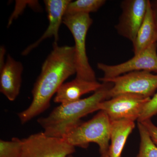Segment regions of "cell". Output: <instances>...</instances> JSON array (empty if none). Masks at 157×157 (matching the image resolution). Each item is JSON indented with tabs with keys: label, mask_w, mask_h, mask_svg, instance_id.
<instances>
[{
	"label": "cell",
	"mask_w": 157,
	"mask_h": 157,
	"mask_svg": "<svg viewBox=\"0 0 157 157\" xmlns=\"http://www.w3.org/2000/svg\"><path fill=\"white\" fill-rule=\"evenodd\" d=\"M76 72L74 46H59L54 42L52 50L42 64L34 85L32 103L18 114L21 124L26 123L48 109L51 99L59 88Z\"/></svg>",
	"instance_id": "1"
},
{
	"label": "cell",
	"mask_w": 157,
	"mask_h": 157,
	"mask_svg": "<svg viewBox=\"0 0 157 157\" xmlns=\"http://www.w3.org/2000/svg\"><path fill=\"white\" fill-rule=\"evenodd\" d=\"M101 88L88 98L56 107L50 114L38 120L45 135L63 138L69 131L81 123V119L99 110L100 103L107 100L108 91L112 83L102 82Z\"/></svg>",
	"instance_id": "2"
},
{
	"label": "cell",
	"mask_w": 157,
	"mask_h": 157,
	"mask_svg": "<svg viewBox=\"0 0 157 157\" xmlns=\"http://www.w3.org/2000/svg\"><path fill=\"white\" fill-rule=\"evenodd\" d=\"M110 121L102 110L90 120L80 123L63 137L70 145L86 148L90 143L98 144L101 155L108 152L110 141Z\"/></svg>",
	"instance_id": "3"
},
{
	"label": "cell",
	"mask_w": 157,
	"mask_h": 157,
	"mask_svg": "<svg viewBox=\"0 0 157 157\" xmlns=\"http://www.w3.org/2000/svg\"><path fill=\"white\" fill-rule=\"evenodd\" d=\"M93 22L90 14H85L64 15L63 21L70 30L75 41L76 78L95 81V73L89 62L86 50V35Z\"/></svg>",
	"instance_id": "4"
},
{
	"label": "cell",
	"mask_w": 157,
	"mask_h": 157,
	"mask_svg": "<svg viewBox=\"0 0 157 157\" xmlns=\"http://www.w3.org/2000/svg\"><path fill=\"white\" fill-rule=\"evenodd\" d=\"M102 82L112 84L107 100L124 94L151 98L157 90V74L145 71H134L109 79L99 78Z\"/></svg>",
	"instance_id": "5"
},
{
	"label": "cell",
	"mask_w": 157,
	"mask_h": 157,
	"mask_svg": "<svg viewBox=\"0 0 157 157\" xmlns=\"http://www.w3.org/2000/svg\"><path fill=\"white\" fill-rule=\"evenodd\" d=\"M21 140L20 157H67L75 152V147L63 138L51 137L43 132Z\"/></svg>",
	"instance_id": "6"
},
{
	"label": "cell",
	"mask_w": 157,
	"mask_h": 157,
	"mask_svg": "<svg viewBox=\"0 0 157 157\" xmlns=\"http://www.w3.org/2000/svg\"><path fill=\"white\" fill-rule=\"evenodd\" d=\"M151 98L124 94L105 100L99 105V111L106 113L110 121L138 120Z\"/></svg>",
	"instance_id": "7"
},
{
	"label": "cell",
	"mask_w": 157,
	"mask_h": 157,
	"mask_svg": "<svg viewBox=\"0 0 157 157\" xmlns=\"http://www.w3.org/2000/svg\"><path fill=\"white\" fill-rule=\"evenodd\" d=\"M97 67L104 73V76L101 78L104 79L114 78L134 71L157 73V43L121 63L109 65L99 63Z\"/></svg>",
	"instance_id": "8"
},
{
	"label": "cell",
	"mask_w": 157,
	"mask_h": 157,
	"mask_svg": "<svg viewBox=\"0 0 157 157\" xmlns=\"http://www.w3.org/2000/svg\"><path fill=\"white\" fill-rule=\"evenodd\" d=\"M149 0H124L118 23L114 27L117 33L133 43L146 14Z\"/></svg>",
	"instance_id": "9"
},
{
	"label": "cell",
	"mask_w": 157,
	"mask_h": 157,
	"mask_svg": "<svg viewBox=\"0 0 157 157\" xmlns=\"http://www.w3.org/2000/svg\"><path fill=\"white\" fill-rule=\"evenodd\" d=\"M70 0H45V9L48 14L49 24L47 29L37 41L29 45L22 52L23 56H26L45 39L53 37L55 43L59 41V31L63 23L67 7Z\"/></svg>",
	"instance_id": "10"
},
{
	"label": "cell",
	"mask_w": 157,
	"mask_h": 157,
	"mask_svg": "<svg viewBox=\"0 0 157 157\" xmlns=\"http://www.w3.org/2000/svg\"><path fill=\"white\" fill-rule=\"evenodd\" d=\"M23 70L22 63L8 55L0 69V91L9 101H14L19 95Z\"/></svg>",
	"instance_id": "11"
},
{
	"label": "cell",
	"mask_w": 157,
	"mask_h": 157,
	"mask_svg": "<svg viewBox=\"0 0 157 157\" xmlns=\"http://www.w3.org/2000/svg\"><path fill=\"white\" fill-rule=\"evenodd\" d=\"M103 85L97 81H90L76 78L72 81L63 83L59 88L54 99L55 103L66 104L80 100L86 94L95 92Z\"/></svg>",
	"instance_id": "12"
},
{
	"label": "cell",
	"mask_w": 157,
	"mask_h": 157,
	"mask_svg": "<svg viewBox=\"0 0 157 157\" xmlns=\"http://www.w3.org/2000/svg\"><path fill=\"white\" fill-rule=\"evenodd\" d=\"M135 127V121L121 120L110 121L109 157H121L129 135Z\"/></svg>",
	"instance_id": "13"
},
{
	"label": "cell",
	"mask_w": 157,
	"mask_h": 157,
	"mask_svg": "<svg viewBox=\"0 0 157 157\" xmlns=\"http://www.w3.org/2000/svg\"><path fill=\"white\" fill-rule=\"evenodd\" d=\"M157 43V28L155 24L149 0L146 14L133 44L134 55L137 54Z\"/></svg>",
	"instance_id": "14"
},
{
	"label": "cell",
	"mask_w": 157,
	"mask_h": 157,
	"mask_svg": "<svg viewBox=\"0 0 157 157\" xmlns=\"http://www.w3.org/2000/svg\"><path fill=\"white\" fill-rule=\"evenodd\" d=\"M106 2L105 0L71 1L67 7L65 15L78 14H90V13L97 12Z\"/></svg>",
	"instance_id": "15"
},
{
	"label": "cell",
	"mask_w": 157,
	"mask_h": 157,
	"mask_svg": "<svg viewBox=\"0 0 157 157\" xmlns=\"http://www.w3.org/2000/svg\"><path fill=\"white\" fill-rule=\"evenodd\" d=\"M140 137V148L137 157H157V146L152 140L146 128L138 122Z\"/></svg>",
	"instance_id": "16"
},
{
	"label": "cell",
	"mask_w": 157,
	"mask_h": 157,
	"mask_svg": "<svg viewBox=\"0 0 157 157\" xmlns=\"http://www.w3.org/2000/svg\"><path fill=\"white\" fill-rule=\"evenodd\" d=\"M21 144L22 140L17 137L0 140V157H20Z\"/></svg>",
	"instance_id": "17"
},
{
	"label": "cell",
	"mask_w": 157,
	"mask_h": 157,
	"mask_svg": "<svg viewBox=\"0 0 157 157\" xmlns=\"http://www.w3.org/2000/svg\"><path fill=\"white\" fill-rule=\"evenodd\" d=\"M157 114V92L151 98L144 108L142 113L138 118V122H142L147 120L151 119L153 117Z\"/></svg>",
	"instance_id": "18"
},
{
	"label": "cell",
	"mask_w": 157,
	"mask_h": 157,
	"mask_svg": "<svg viewBox=\"0 0 157 157\" xmlns=\"http://www.w3.org/2000/svg\"><path fill=\"white\" fill-rule=\"evenodd\" d=\"M140 123L146 128L152 140L157 146V126L152 121L151 119L147 120Z\"/></svg>",
	"instance_id": "19"
},
{
	"label": "cell",
	"mask_w": 157,
	"mask_h": 157,
	"mask_svg": "<svg viewBox=\"0 0 157 157\" xmlns=\"http://www.w3.org/2000/svg\"><path fill=\"white\" fill-rule=\"evenodd\" d=\"M149 2L154 20L157 28V0H149Z\"/></svg>",
	"instance_id": "20"
},
{
	"label": "cell",
	"mask_w": 157,
	"mask_h": 157,
	"mask_svg": "<svg viewBox=\"0 0 157 157\" xmlns=\"http://www.w3.org/2000/svg\"><path fill=\"white\" fill-rule=\"evenodd\" d=\"M6 53V48L4 46H1V49H0V69L5 64V62H4V59H5Z\"/></svg>",
	"instance_id": "21"
},
{
	"label": "cell",
	"mask_w": 157,
	"mask_h": 157,
	"mask_svg": "<svg viewBox=\"0 0 157 157\" xmlns=\"http://www.w3.org/2000/svg\"><path fill=\"white\" fill-rule=\"evenodd\" d=\"M101 157H109V153L107 152V153L105 154L104 155H101Z\"/></svg>",
	"instance_id": "22"
},
{
	"label": "cell",
	"mask_w": 157,
	"mask_h": 157,
	"mask_svg": "<svg viewBox=\"0 0 157 157\" xmlns=\"http://www.w3.org/2000/svg\"><path fill=\"white\" fill-rule=\"evenodd\" d=\"M67 157H73V156L72 155H70L69 156H68Z\"/></svg>",
	"instance_id": "23"
}]
</instances>
